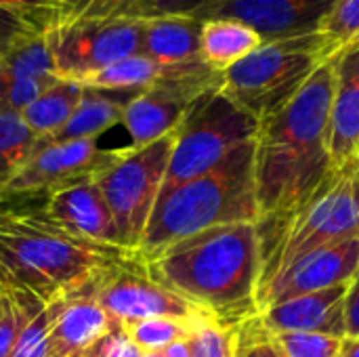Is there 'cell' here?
Wrapping results in <instances>:
<instances>
[{
  "mask_svg": "<svg viewBox=\"0 0 359 357\" xmlns=\"http://www.w3.org/2000/svg\"><path fill=\"white\" fill-rule=\"evenodd\" d=\"M337 57L326 61L290 103L259 122L255 139L259 221L282 217L301 206L334 166L330 158V107Z\"/></svg>",
  "mask_w": 359,
  "mask_h": 357,
  "instance_id": "obj_1",
  "label": "cell"
},
{
  "mask_svg": "<svg viewBox=\"0 0 359 357\" xmlns=\"http://www.w3.org/2000/svg\"><path fill=\"white\" fill-rule=\"evenodd\" d=\"M147 274L225 326L259 316L261 240L257 223L217 225L149 259Z\"/></svg>",
  "mask_w": 359,
  "mask_h": 357,
  "instance_id": "obj_2",
  "label": "cell"
},
{
  "mask_svg": "<svg viewBox=\"0 0 359 357\" xmlns=\"http://www.w3.org/2000/svg\"><path fill=\"white\" fill-rule=\"evenodd\" d=\"M120 246L82 238L44 206L0 202V288L40 303L82 295L99 274L130 259Z\"/></svg>",
  "mask_w": 359,
  "mask_h": 357,
  "instance_id": "obj_3",
  "label": "cell"
},
{
  "mask_svg": "<svg viewBox=\"0 0 359 357\" xmlns=\"http://www.w3.org/2000/svg\"><path fill=\"white\" fill-rule=\"evenodd\" d=\"M255 187V141L233 149L212 170L160 191L147 221L139 259L217 225L259 223Z\"/></svg>",
  "mask_w": 359,
  "mask_h": 357,
  "instance_id": "obj_4",
  "label": "cell"
},
{
  "mask_svg": "<svg viewBox=\"0 0 359 357\" xmlns=\"http://www.w3.org/2000/svg\"><path fill=\"white\" fill-rule=\"evenodd\" d=\"M261 284L299 259L359 238V160L332 166L318 189L294 210L257 223Z\"/></svg>",
  "mask_w": 359,
  "mask_h": 357,
  "instance_id": "obj_5",
  "label": "cell"
},
{
  "mask_svg": "<svg viewBox=\"0 0 359 357\" xmlns=\"http://www.w3.org/2000/svg\"><path fill=\"white\" fill-rule=\"evenodd\" d=\"M341 50L322 34L263 42L223 72L221 90L259 122L278 114Z\"/></svg>",
  "mask_w": 359,
  "mask_h": 357,
  "instance_id": "obj_6",
  "label": "cell"
},
{
  "mask_svg": "<svg viewBox=\"0 0 359 357\" xmlns=\"http://www.w3.org/2000/svg\"><path fill=\"white\" fill-rule=\"evenodd\" d=\"M259 120L233 103L221 86L191 103L175 128V145L160 191L172 189L219 166L233 149L255 141Z\"/></svg>",
  "mask_w": 359,
  "mask_h": 357,
  "instance_id": "obj_7",
  "label": "cell"
},
{
  "mask_svg": "<svg viewBox=\"0 0 359 357\" xmlns=\"http://www.w3.org/2000/svg\"><path fill=\"white\" fill-rule=\"evenodd\" d=\"M175 145V130L145 147L105 151L93 173L118 231L120 248L137 252L160 196Z\"/></svg>",
  "mask_w": 359,
  "mask_h": 357,
  "instance_id": "obj_8",
  "label": "cell"
},
{
  "mask_svg": "<svg viewBox=\"0 0 359 357\" xmlns=\"http://www.w3.org/2000/svg\"><path fill=\"white\" fill-rule=\"evenodd\" d=\"M57 78L84 82L97 72L141 53L143 19L114 17L44 27Z\"/></svg>",
  "mask_w": 359,
  "mask_h": 357,
  "instance_id": "obj_9",
  "label": "cell"
},
{
  "mask_svg": "<svg viewBox=\"0 0 359 357\" xmlns=\"http://www.w3.org/2000/svg\"><path fill=\"white\" fill-rule=\"evenodd\" d=\"M82 295L93 297L116 324L147 318H172L183 322L212 320L194 303L156 282L147 274L139 255L99 274Z\"/></svg>",
  "mask_w": 359,
  "mask_h": 357,
  "instance_id": "obj_10",
  "label": "cell"
},
{
  "mask_svg": "<svg viewBox=\"0 0 359 357\" xmlns=\"http://www.w3.org/2000/svg\"><path fill=\"white\" fill-rule=\"evenodd\" d=\"M105 151H99L97 139H78L65 143H38L29 160L2 185L0 200H32L90 177Z\"/></svg>",
  "mask_w": 359,
  "mask_h": 357,
  "instance_id": "obj_11",
  "label": "cell"
},
{
  "mask_svg": "<svg viewBox=\"0 0 359 357\" xmlns=\"http://www.w3.org/2000/svg\"><path fill=\"white\" fill-rule=\"evenodd\" d=\"M358 267L359 238L324 246L299 259L259 288V314L309 292L351 284Z\"/></svg>",
  "mask_w": 359,
  "mask_h": 357,
  "instance_id": "obj_12",
  "label": "cell"
},
{
  "mask_svg": "<svg viewBox=\"0 0 359 357\" xmlns=\"http://www.w3.org/2000/svg\"><path fill=\"white\" fill-rule=\"evenodd\" d=\"M334 0H221L196 19H236L263 42L290 40L320 32Z\"/></svg>",
  "mask_w": 359,
  "mask_h": 357,
  "instance_id": "obj_13",
  "label": "cell"
},
{
  "mask_svg": "<svg viewBox=\"0 0 359 357\" xmlns=\"http://www.w3.org/2000/svg\"><path fill=\"white\" fill-rule=\"evenodd\" d=\"M347 290L349 284H341L334 288L290 299L286 303L263 309L257 316V322L267 335L311 332V335H328V337L345 339Z\"/></svg>",
  "mask_w": 359,
  "mask_h": 357,
  "instance_id": "obj_14",
  "label": "cell"
},
{
  "mask_svg": "<svg viewBox=\"0 0 359 357\" xmlns=\"http://www.w3.org/2000/svg\"><path fill=\"white\" fill-rule=\"evenodd\" d=\"M42 206L50 219L69 231L99 244L120 246L111 210L93 175L50 191Z\"/></svg>",
  "mask_w": 359,
  "mask_h": 357,
  "instance_id": "obj_15",
  "label": "cell"
},
{
  "mask_svg": "<svg viewBox=\"0 0 359 357\" xmlns=\"http://www.w3.org/2000/svg\"><path fill=\"white\" fill-rule=\"evenodd\" d=\"M330 158L334 166L359 160V44L339 53L334 63Z\"/></svg>",
  "mask_w": 359,
  "mask_h": 357,
  "instance_id": "obj_16",
  "label": "cell"
},
{
  "mask_svg": "<svg viewBox=\"0 0 359 357\" xmlns=\"http://www.w3.org/2000/svg\"><path fill=\"white\" fill-rule=\"evenodd\" d=\"M116 322L103 311V307L88 295L67 299L61 309L50 337L46 357L80 356L99 337H103Z\"/></svg>",
  "mask_w": 359,
  "mask_h": 357,
  "instance_id": "obj_17",
  "label": "cell"
},
{
  "mask_svg": "<svg viewBox=\"0 0 359 357\" xmlns=\"http://www.w3.org/2000/svg\"><path fill=\"white\" fill-rule=\"evenodd\" d=\"M200 34H202V21L196 17L164 15V17L143 19L141 55L162 65L202 61Z\"/></svg>",
  "mask_w": 359,
  "mask_h": 357,
  "instance_id": "obj_18",
  "label": "cell"
},
{
  "mask_svg": "<svg viewBox=\"0 0 359 357\" xmlns=\"http://www.w3.org/2000/svg\"><path fill=\"white\" fill-rule=\"evenodd\" d=\"M141 90H101V88H86L80 105L72 114V118L53 135L44 139H36L38 143H65L78 139H97L109 126L122 120L124 107L133 97Z\"/></svg>",
  "mask_w": 359,
  "mask_h": 357,
  "instance_id": "obj_19",
  "label": "cell"
},
{
  "mask_svg": "<svg viewBox=\"0 0 359 357\" xmlns=\"http://www.w3.org/2000/svg\"><path fill=\"white\" fill-rule=\"evenodd\" d=\"M202 21V19H200ZM263 44V38L236 19H204L200 34V55L202 61L223 74Z\"/></svg>",
  "mask_w": 359,
  "mask_h": 357,
  "instance_id": "obj_20",
  "label": "cell"
},
{
  "mask_svg": "<svg viewBox=\"0 0 359 357\" xmlns=\"http://www.w3.org/2000/svg\"><path fill=\"white\" fill-rule=\"evenodd\" d=\"M84 95V84L67 78H55L23 112L21 118L36 139L57 133L76 112Z\"/></svg>",
  "mask_w": 359,
  "mask_h": 357,
  "instance_id": "obj_21",
  "label": "cell"
},
{
  "mask_svg": "<svg viewBox=\"0 0 359 357\" xmlns=\"http://www.w3.org/2000/svg\"><path fill=\"white\" fill-rule=\"evenodd\" d=\"M170 65H162L145 55H130L95 76L86 78L82 84L86 88H101V90H143L156 84L160 78L166 76Z\"/></svg>",
  "mask_w": 359,
  "mask_h": 357,
  "instance_id": "obj_22",
  "label": "cell"
},
{
  "mask_svg": "<svg viewBox=\"0 0 359 357\" xmlns=\"http://www.w3.org/2000/svg\"><path fill=\"white\" fill-rule=\"evenodd\" d=\"M0 69L13 78H23V80H53V78H57L53 55H50L44 29L40 34L23 40L15 48H11L0 59Z\"/></svg>",
  "mask_w": 359,
  "mask_h": 357,
  "instance_id": "obj_23",
  "label": "cell"
},
{
  "mask_svg": "<svg viewBox=\"0 0 359 357\" xmlns=\"http://www.w3.org/2000/svg\"><path fill=\"white\" fill-rule=\"evenodd\" d=\"M202 322H183L172 318H147V320L126 322L120 326L124 328V332L141 353H151V351H162L177 341L191 339L194 330Z\"/></svg>",
  "mask_w": 359,
  "mask_h": 357,
  "instance_id": "obj_24",
  "label": "cell"
},
{
  "mask_svg": "<svg viewBox=\"0 0 359 357\" xmlns=\"http://www.w3.org/2000/svg\"><path fill=\"white\" fill-rule=\"evenodd\" d=\"M36 147L34 133L21 114L0 112V189L29 160Z\"/></svg>",
  "mask_w": 359,
  "mask_h": 357,
  "instance_id": "obj_25",
  "label": "cell"
},
{
  "mask_svg": "<svg viewBox=\"0 0 359 357\" xmlns=\"http://www.w3.org/2000/svg\"><path fill=\"white\" fill-rule=\"evenodd\" d=\"M67 299H57L50 303H42L23 326L11 357H46L48 353V337L50 330L65 307Z\"/></svg>",
  "mask_w": 359,
  "mask_h": 357,
  "instance_id": "obj_26",
  "label": "cell"
},
{
  "mask_svg": "<svg viewBox=\"0 0 359 357\" xmlns=\"http://www.w3.org/2000/svg\"><path fill=\"white\" fill-rule=\"evenodd\" d=\"M40 305V301L27 295L0 288V357H11L23 326Z\"/></svg>",
  "mask_w": 359,
  "mask_h": 357,
  "instance_id": "obj_27",
  "label": "cell"
},
{
  "mask_svg": "<svg viewBox=\"0 0 359 357\" xmlns=\"http://www.w3.org/2000/svg\"><path fill=\"white\" fill-rule=\"evenodd\" d=\"M143 0H57V11L50 21L74 23L86 19L130 17Z\"/></svg>",
  "mask_w": 359,
  "mask_h": 357,
  "instance_id": "obj_28",
  "label": "cell"
},
{
  "mask_svg": "<svg viewBox=\"0 0 359 357\" xmlns=\"http://www.w3.org/2000/svg\"><path fill=\"white\" fill-rule=\"evenodd\" d=\"M320 32L343 53L359 44V0H334Z\"/></svg>",
  "mask_w": 359,
  "mask_h": 357,
  "instance_id": "obj_29",
  "label": "cell"
},
{
  "mask_svg": "<svg viewBox=\"0 0 359 357\" xmlns=\"http://www.w3.org/2000/svg\"><path fill=\"white\" fill-rule=\"evenodd\" d=\"M282 357H339L343 339L311 332L269 335Z\"/></svg>",
  "mask_w": 359,
  "mask_h": 357,
  "instance_id": "obj_30",
  "label": "cell"
},
{
  "mask_svg": "<svg viewBox=\"0 0 359 357\" xmlns=\"http://www.w3.org/2000/svg\"><path fill=\"white\" fill-rule=\"evenodd\" d=\"M236 328L217 320L202 322L191 335V357H236Z\"/></svg>",
  "mask_w": 359,
  "mask_h": 357,
  "instance_id": "obj_31",
  "label": "cell"
},
{
  "mask_svg": "<svg viewBox=\"0 0 359 357\" xmlns=\"http://www.w3.org/2000/svg\"><path fill=\"white\" fill-rule=\"evenodd\" d=\"M46 19L0 6V57H4L23 40L40 34L46 27Z\"/></svg>",
  "mask_w": 359,
  "mask_h": 357,
  "instance_id": "obj_32",
  "label": "cell"
},
{
  "mask_svg": "<svg viewBox=\"0 0 359 357\" xmlns=\"http://www.w3.org/2000/svg\"><path fill=\"white\" fill-rule=\"evenodd\" d=\"M53 80H23L0 69V112L21 114Z\"/></svg>",
  "mask_w": 359,
  "mask_h": 357,
  "instance_id": "obj_33",
  "label": "cell"
},
{
  "mask_svg": "<svg viewBox=\"0 0 359 357\" xmlns=\"http://www.w3.org/2000/svg\"><path fill=\"white\" fill-rule=\"evenodd\" d=\"M236 357H282L271 337L259 326L257 318L236 328Z\"/></svg>",
  "mask_w": 359,
  "mask_h": 357,
  "instance_id": "obj_34",
  "label": "cell"
},
{
  "mask_svg": "<svg viewBox=\"0 0 359 357\" xmlns=\"http://www.w3.org/2000/svg\"><path fill=\"white\" fill-rule=\"evenodd\" d=\"M221 0H143L130 17L135 19H149V17H164V15H185V17H200L204 11L215 6Z\"/></svg>",
  "mask_w": 359,
  "mask_h": 357,
  "instance_id": "obj_35",
  "label": "cell"
},
{
  "mask_svg": "<svg viewBox=\"0 0 359 357\" xmlns=\"http://www.w3.org/2000/svg\"><path fill=\"white\" fill-rule=\"evenodd\" d=\"M143 353L135 347L120 324H114L103 337H99L80 357H141Z\"/></svg>",
  "mask_w": 359,
  "mask_h": 357,
  "instance_id": "obj_36",
  "label": "cell"
},
{
  "mask_svg": "<svg viewBox=\"0 0 359 357\" xmlns=\"http://www.w3.org/2000/svg\"><path fill=\"white\" fill-rule=\"evenodd\" d=\"M0 6L50 21L53 13L57 11V0H0Z\"/></svg>",
  "mask_w": 359,
  "mask_h": 357,
  "instance_id": "obj_37",
  "label": "cell"
},
{
  "mask_svg": "<svg viewBox=\"0 0 359 357\" xmlns=\"http://www.w3.org/2000/svg\"><path fill=\"white\" fill-rule=\"evenodd\" d=\"M345 326H347V337H359V267L347 290Z\"/></svg>",
  "mask_w": 359,
  "mask_h": 357,
  "instance_id": "obj_38",
  "label": "cell"
},
{
  "mask_svg": "<svg viewBox=\"0 0 359 357\" xmlns=\"http://www.w3.org/2000/svg\"><path fill=\"white\" fill-rule=\"evenodd\" d=\"M164 357H191V339L187 341H177L172 345H168L166 349H162Z\"/></svg>",
  "mask_w": 359,
  "mask_h": 357,
  "instance_id": "obj_39",
  "label": "cell"
},
{
  "mask_svg": "<svg viewBox=\"0 0 359 357\" xmlns=\"http://www.w3.org/2000/svg\"><path fill=\"white\" fill-rule=\"evenodd\" d=\"M339 357H359V337H345Z\"/></svg>",
  "mask_w": 359,
  "mask_h": 357,
  "instance_id": "obj_40",
  "label": "cell"
},
{
  "mask_svg": "<svg viewBox=\"0 0 359 357\" xmlns=\"http://www.w3.org/2000/svg\"><path fill=\"white\" fill-rule=\"evenodd\" d=\"M141 357H164V356H162V351H151V353H143Z\"/></svg>",
  "mask_w": 359,
  "mask_h": 357,
  "instance_id": "obj_41",
  "label": "cell"
},
{
  "mask_svg": "<svg viewBox=\"0 0 359 357\" xmlns=\"http://www.w3.org/2000/svg\"><path fill=\"white\" fill-rule=\"evenodd\" d=\"M74 357H80V356H74Z\"/></svg>",
  "mask_w": 359,
  "mask_h": 357,
  "instance_id": "obj_42",
  "label": "cell"
},
{
  "mask_svg": "<svg viewBox=\"0 0 359 357\" xmlns=\"http://www.w3.org/2000/svg\"><path fill=\"white\" fill-rule=\"evenodd\" d=\"M0 59H2V57H0Z\"/></svg>",
  "mask_w": 359,
  "mask_h": 357,
  "instance_id": "obj_43",
  "label": "cell"
}]
</instances>
